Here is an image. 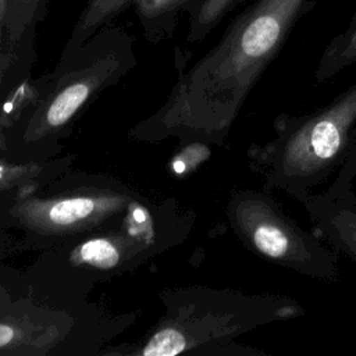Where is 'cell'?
Masks as SVG:
<instances>
[{
  "mask_svg": "<svg viewBox=\"0 0 356 356\" xmlns=\"http://www.w3.org/2000/svg\"><path fill=\"white\" fill-rule=\"evenodd\" d=\"M306 0H257L185 72L139 136L222 145L250 90L277 57Z\"/></svg>",
  "mask_w": 356,
  "mask_h": 356,
  "instance_id": "1",
  "label": "cell"
},
{
  "mask_svg": "<svg viewBox=\"0 0 356 356\" xmlns=\"http://www.w3.org/2000/svg\"><path fill=\"white\" fill-rule=\"evenodd\" d=\"M275 136L248 150L252 171L264 189H278L302 203L356 159V82L325 106L300 115L278 114Z\"/></svg>",
  "mask_w": 356,
  "mask_h": 356,
  "instance_id": "2",
  "label": "cell"
},
{
  "mask_svg": "<svg viewBox=\"0 0 356 356\" xmlns=\"http://www.w3.org/2000/svg\"><path fill=\"white\" fill-rule=\"evenodd\" d=\"M135 61L132 36L113 22L61 54L47 96L24 131V142L35 143L61 131L96 92L117 82Z\"/></svg>",
  "mask_w": 356,
  "mask_h": 356,
  "instance_id": "3",
  "label": "cell"
},
{
  "mask_svg": "<svg viewBox=\"0 0 356 356\" xmlns=\"http://www.w3.org/2000/svg\"><path fill=\"white\" fill-rule=\"evenodd\" d=\"M227 214L236 236L261 259L309 278L338 280V253L314 232L299 227L268 192H235Z\"/></svg>",
  "mask_w": 356,
  "mask_h": 356,
  "instance_id": "4",
  "label": "cell"
},
{
  "mask_svg": "<svg viewBox=\"0 0 356 356\" xmlns=\"http://www.w3.org/2000/svg\"><path fill=\"white\" fill-rule=\"evenodd\" d=\"M302 204L313 232L337 253L356 263V195L352 191V179L335 174L330 186L310 193Z\"/></svg>",
  "mask_w": 356,
  "mask_h": 356,
  "instance_id": "5",
  "label": "cell"
},
{
  "mask_svg": "<svg viewBox=\"0 0 356 356\" xmlns=\"http://www.w3.org/2000/svg\"><path fill=\"white\" fill-rule=\"evenodd\" d=\"M125 197L115 195H76L51 200H33L18 209L25 224L46 231H68L118 211Z\"/></svg>",
  "mask_w": 356,
  "mask_h": 356,
  "instance_id": "6",
  "label": "cell"
},
{
  "mask_svg": "<svg viewBox=\"0 0 356 356\" xmlns=\"http://www.w3.org/2000/svg\"><path fill=\"white\" fill-rule=\"evenodd\" d=\"M199 0H132V8L147 40L159 42L172 33L178 15L189 14Z\"/></svg>",
  "mask_w": 356,
  "mask_h": 356,
  "instance_id": "7",
  "label": "cell"
},
{
  "mask_svg": "<svg viewBox=\"0 0 356 356\" xmlns=\"http://www.w3.org/2000/svg\"><path fill=\"white\" fill-rule=\"evenodd\" d=\"M131 6L132 0H86L63 54L83 44L100 28L114 22V19Z\"/></svg>",
  "mask_w": 356,
  "mask_h": 356,
  "instance_id": "8",
  "label": "cell"
},
{
  "mask_svg": "<svg viewBox=\"0 0 356 356\" xmlns=\"http://www.w3.org/2000/svg\"><path fill=\"white\" fill-rule=\"evenodd\" d=\"M50 0H11L6 21V50L10 54L21 38L43 21Z\"/></svg>",
  "mask_w": 356,
  "mask_h": 356,
  "instance_id": "9",
  "label": "cell"
},
{
  "mask_svg": "<svg viewBox=\"0 0 356 356\" xmlns=\"http://www.w3.org/2000/svg\"><path fill=\"white\" fill-rule=\"evenodd\" d=\"M356 63V18L350 26L335 36L323 51L314 76L318 82L327 81Z\"/></svg>",
  "mask_w": 356,
  "mask_h": 356,
  "instance_id": "10",
  "label": "cell"
},
{
  "mask_svg": "<svg viewBox=\"0 0 356 356\" xmlns=\"http://www.w3.org/2000/svg\"><path fill=\"white\" fill-rule=\"evenodd\" d=\"M238 0H199L189 19L188 40H202L234 7Z\"/></svg>",
  "mask_w": 356,
  "mask_h": 356,
  "instance_id": "11",
  "label": "cell"
},
{
  "mask_svg": "<svg viewBox=\"0 0 356 356\" xmlns=\"http://www.w3.org/2000/svg\"><path fill=\"white\" fill-rule=\"evenodd\" d=\"M81 261L99 267L111 268L120 263V249L111 239L107 238H93L83 242L76 252Z\"/></svg>",
  "mask_w": 356,
  "mask_h": 356,
  "instance_id": "12",
  "label": "cell"
},
{
  "mask_svg": "<svg viewBox=\"0 0 356 356\" xmlns=\"http://www.w3.org/2000/svg\"><path fill=\"white\" fill-rule=\"evenodd\" d=\"M11 0H0V56H10L6 50V21Z\"/></svg>",
  "mask_w": 356,
  "mask_h": 356,
  "instance_id": "13",
  "label": "cell"
},
{
  "mask_svg": "<svg viewBox=\"0 0 356 356\" xmlns=\"http://www.w3.org/2000/svg\"><path fill=\"white\" fill-rule=\"evenodd\" d=\"M15 338H17V331L11 325L0 323V349L13 343Z\"/></svg>",
  "mask_w": 356,
  "mask_h": 356,
  "instance_id": "14",
  "label": "cell"
},
{
  "mask_svg": "<svg viewBox=\"0 0 356 356\" xmlns=\"http://www.w3.org/2000/svg\"><path fill=\"white\" fill-rule=\"evenodd\" d=\"M11 56H0V74L10 65Z\"/></svg>",
  "mask_w": 356,
  "mask_h": 356,
  "instance_id": "15",
  "label": "cell"
},
{
  "mask_svg": "<svg viewBox=\"0 0 356 356\" xmlns=\"http://www.w3.org/2000/svg\"><path fill=\"white\" fill-rule=\"evenodd\" d=\"M7 181V174H6V168L0 164V188L6 185Z\"/></svg>",
  "mask_w": 356,
  "mask_h": 356,
  "instance_id": "16",
  "label": "cell"
}]
</instances>
